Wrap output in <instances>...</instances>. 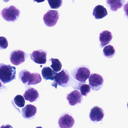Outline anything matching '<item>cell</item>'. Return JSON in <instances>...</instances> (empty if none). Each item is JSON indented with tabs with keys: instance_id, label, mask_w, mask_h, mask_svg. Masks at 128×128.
Instances as JSON below:
<instances>
[{
	"instance_id": "obj_16",
	"label": "cell",
	"mask_w": 128,
	"mask_h": 128,
	"mask_svg": "<svg viewBox=\"0 0 128 128\" xmlns=\"http://www.w3.org/2000/svg\"><path fill=\"white\" fill-rule=\"evenodd\" d=\"M41 74L43 78L46 80H55V77L56 74V72L53 70L51 68L49 67H45L41 71Z\"/></svg>"
},
{
	"instance_id": "obj_4",
	"label": "cell",
	"mask_w": 128,
	"mask_h": 128,
	"mask_svg": "<svg viewBox=\"0 0 128 128\" xmlns=\"http://www.w3.org/2000/svg\"><path fill=\"white\" fill-rule=\"evenodd\" d=\"M71 72L73 78L81 83L85 82L91 74L89 69L84 66L77 67Z\"/></svg>"
},
{
	"instance_id": "obj_9",
	"label": "cell",
	"mask_w": 128,
	"mask_h": 128,
	"mask_svg": "<svg viewBox=\"0 0 128 128\" xmlns=\"http://www.w3.org/2000/svg\"><path fill=\"white\" fill-rule=\"evenodd\" d=\"M104 116L103 109L97 106H95L91 110L89 117L91 121L96 122L101 121Z\"/></svg>"
},
{
	"instance_id": "obj_27",
	"label": "cell",
	"mask_w": 128,
	"mask_h": 128,
	"mask_svg": "<svg viewBox=\"0 0 128 128\" xmlns=\"http://www.w3.org/2000/svg\"><path fill=\"white\" fill-rule=\"evenodd\" d=\"M1 128H13L10 125H6L5 126H2Z\"/></svg>"
},
{
	"instance_id": "obj_12",
	"label": "cell",
	"mask_w": 128,
	"mask_h": 128,
	"mask_svg": "<svg viewBox=\"0 0 128 128\" xmlns=\"http://www.w3.org/2000/svg\"><path fill=\"white\" fill-rule=\"evenodd\" d=\"M25 99L30 102L35 101L39 97L37 90L33 88H29L23 94Z\"/></svg>"
},
{
	"instance_id": "obj_21",
	"label": "cell",
	"mask_w": 128,
	"mask_h": 128,
	"mask_svg": "<svg viewBox=\"0 0 128 128\" xmlns=\"http://www.w3.org/2000/svg\"><path fill=\"white\" fill-rule=\"evenodd\" d=\"M42 80V78L40 74L37 73H33L32 74L30 80L28 83V85H34L40 82Z\"/></svg>"
},
{
	"instance_id": "obj_31",
	"label": "cell",
	"mask_w": 128,
	"mask_h": 128,
	"mask_svg": "<svg viewBox=\"0 0 128 128\" xmlns=\"http://www.w3.org/2000/svg\"><path fill=\"white\" fill-rule=\"evenodd\" d=\"M127 108H128V102L127 103Z\"/></svg>"
},
{
	"instance_id": "obj_19",
	"label": "cell",
	"mask_w": 128,
	"mask_h": 128,
	"mask_svg": "<svg viewBox=\"0 0 128 128\" xmlns=\"http://www.w3.org/2000/svg\"><path fill=\"white\" fill-rule=\"evenodd\" d=\"M115 54V50L112 45H109L105 46L103 50V55L107 58H113Z\"/></svg>"
},
{
	"instance_id": "obj_32",
	"label": "cell",
	"mask_w": 128,
	"mask_h": 128,
	"mask_svg": "<svg viewBox=\"0 0 128 128\" xmlns=\"http://www.w3.org/2000/svg\"><path fill=\"white\" fill-rule=\"evenodd\" d=\"M74 0H73V2H74Z\"/></svg>"
},
{
	"instance_id": "obj_10",
	"label": "cell",
	"mask_w": 128,
	"mask_h": 128,
	"mask_svg": "<svg viewBox=\"0 0 128 128\" xmlns=\"http://www.w3.org/2000/svg\"><path fill=\"white\" fill-rule=\"evenodd\" d=\"M75 123L74 119L68 114H65L59 118L58 124L61 128H72Z\"/></svg>"
},
{
	"instance_id": "obj_20",
	"label": "cell",
	"mask_w": 128,
	"mask_h": 128,
	"mask_svg": "<svg viewBox=\"0 0 128 128\" xmlns=\"http://www.w3.org/2000/svg\"><path fill=\"white\" fill-rule=\"evenodd\" d=\"M49 61H51L52 64L50 66V67L53 69L54 72H58L61 70L62 67V64L59 59L51 58L49 60Z\"/></svg>"
},
{
	"instance_id": "obj_5",
	"label": "cell",
	"mask_w": 128,
	"mask_h": 128,
	"mask_svg": "<svg viewBox=\"0 0 128 128\" xmlns=\"http://www.w3.org/2000/svg\"><path fill=\"white\" fill-rule=\"evenodd\" d=\"M28 57V54L25 52L16 50L11 52L10 59L12 64L18 66L25 62Z\"/></svg>"
},
{
	"instance_id": "obj_7",
	"label": "cell",
	"mask_w": 128,
	"mask_h": 128,
	"mask_svg": "<svg viewBox=\"0 0 128 128\" xmlns=\"http://www.w3.org/2000/svg\"><path fill=\"white\" fill-rule=\"evenodd\" d=\"M89 85L93 91L100 90L103 86L104 80L101 75L96 74H92L89 78Z\"/></svg>"
},
{
	"instance_id": "obj_28",
	"label": "cell",
	"mask_w": 128,
	"mask_h": 128,
	"mask_svg": "<svg viewBox=\"0 0 128 128\" xmlns=\"http://www.w3.org/2000/svg\"><path fill=\"white\" fill-rule=\"evenodd\" d=\"M34 2H36L37 3H41V2H43L45 0H33Z\"/></svg>"
},
{
	"instance_id": "obj_22",
	"label": "cell",
	"mask_w": 128,
	"mask_h": 128,
	"mask_svg": "<svg viewBox=\"0 0 128 128\" xmlns=\"http://www.w3.org/2000/svg\"><path fill=\"white\" fill-rule=\"evenodd\" d=\"M14 101L15 104L20 108H22L24 106L25 103V101L24 97L20 95H18L14 98Z\"/></svg>"
},
{
	"instance_id": "obj_8",
	"label": "cell",
	"mask_w": 128,
	"mask_h": 128,
	"mask_svg": "<svg viewBox=\"0 0 128 128\" xmlns=\"http://www.w3.org/2000/svg\"><path fill=\"white\" fill-rule=\"evenodd\" d=\"M47 52L42 50L34 51L29 55L32 61L36 64H45L47 62Z\"/></svg>"
},
{
	"instance_id": "obj_14",
	"label": "cell",
	"mask_w": 128,
	"mask_h": 128,
	"mask_svg": "<svg viewBox=\"0 0 128 128\" xmlns=\"http://www.w3.org/2000/svg\"><path fill=\"white\" fill-rule=\"evenodd\" d=\"M113 36L110 32L105 30L100 34L99 40L100 44V46L101 48L106 46L110 42L112 39Z\"/></svg>"
},
{
	"instance_id": "obj_26",
	"label": "cell",
	"mask_w": 128,
	"mask_h": 128,
	"mask_svg": "<svg viewBox=\"0 0 128 128\" xmlns=\"http://www.w3.org/2000/svg\"><path fill=\"white\" fill-rule=\"evenodd\" d=\"M124 10L125 11V16L128 18V2L124 5Z\"/></svg>"
},
{
	"instance_id": "obj_30",
	"label": "cell",
	"mask_w": 128,
	"mask_h": 128,
	"mask_svg": "<svg viewBox=\"0 0 128 128\" xmlns=\"http://www.w3.org/2000/svg\"><path fill=\"white\" fill-rule=\"evenodd\" d=\"M42 128V127H37V128Z\"/></svg>"
},
{
	"instance_id": "obj_11",
	"label": "cell",
	"mask_w": 128,
	"mask_h": 128,
	"mask_svg": "<svg viewBox=\"0 0 128 128\" xmlns=\"http://www.w3.org/2000/svg\"><path fill=\"white\" fill-rule=\"evenodd\" d=\"M67 98L70 105L74 106L77 104L81 103L83 97L79 92L75 90L67 95Z\"/></svg>"
},
{
	"instance_id": "obj_17",
	"label": "cell",
	"mask_w": 128,
	"mask_h": 128,
	"mask_svg": "<svg viewBox=\"0 0 128 128\" xmlns=\"http://www.w3.org/2000/svg\"><path fill=\"white\" fill-rule=\"evenodd\" d=\"M125 0H106L107 4L113 11H116L123 6Z\"/></svg>"
},
{
	"instance_id": "obj_24",
	"label": "cell",
	"mask_w": 128,
	"mask_h": 128,
	"mask_svg": "<svg viewBox=\"0 0 128 128\" xmlns=\"http://www.w3.org/2000/svg\"><path fill=\"white\" fill-rule=\"evenodd\" d=\"M79 89L80 90L81 94L83 96H87L88 94L91 92V86L86 84H82Z\"/></svg>"
},
{
	"instance_id": "obj_18",
	"label": "cell",
	"mask_w": 128,
	"mask_h": 128,
	"mask_svg": "<svg viewBox=\"0 0 128 128\" xmlns=\"http://www.w3.org/2000/svg\"><path fill=\"white\" fill-rule=\"evenodd\" d=\"M32 74L26 69L22 70L19 72V74L20 80L24 84H28L31 76Z\"/></svg>"
},
{
	"instance_id": "obj_23",
	"label": "cell",
	"mask_w": 128,
	"mask_h": 128,
	"mask_svg": "<svg viewBox=\"0 0 128 128\" xmlns=\"http://www.w3.org/2000/svg\"><path fill=\"white\" fill-rule=\"evenodd\" d=\"M49 4L52 9H57L61 6L63 3L62 0H47Z\"/></svg>"
},
{
	"instance_id": "obj_25",
	"label": "cell",
	"mask_w": 128,
	"mask_h": 128,
	"mask_svg": "<svg viewBox=\"0 0 128 128\" xmlns=\"http://www.w3.org/2000/svg\"><path fill=\"white\" fill-rule=\"evenodd\" d=\"M8 42L7 39L4 37H1L0 38V47L1 50L7 48L8 46Z\"/></svg>"
},
{
	"instance_id": "obj_13",
	"label": "cell",
	"mask_w": 128,
	"mask_h": 128,
	"mask_svg": "<svg viewBox=\"0 0 128 128\" xmlns=\"http://www.w3.org/2000/svg\"><path fill=\"white\" fill-rule=\"evenodd\" d=\"M37 112V108L32 104H27L22 110V113L25 118L28 119L34 116Z\"/></svg>"
},
{
	"instance_id": "obj_6",
	"label": "cell",
	"mask_w": 128,
	"mask_h": 128,
	"mask_svg": "<svg viewBox=\"0 0 128 128\" xmlns=\"http://www.w3.org/2000/svg\"><path fill=\"white\" fill-rule=\"evenodd\" d=\"M59 15L57 10H50L44 16L43 20L44 24L49 27L55 26L58 20Z\"/></svg>"
},
{
	"instance_id": "obj_29",
	"label": "cell",
	"mask_w": 128,
	"mask_h": 128,
	"mask_svg": "<svg viewBox=\"0 0 128 128\" xmlns=\"http://www.w3.org/2000/svg\"><path fill=\"white\" fill-rule=\"evenodd\" d=\"M2 0L4 1V2L7 3V2H8V1H9L10 0Z\"/></svg>"
},
{
	"instance_id": "obj_3",
	"label": "cell",
	"mask_w": 128,
	"mask_h": 128,
	"mask_svg": "<svg viewBox=\"0 0 128 128\" xmlns=\"http://www.w3.org/2000/svg\"><path fill=\"white\" fill-rule=\"evenodd\" d=\"M20 12L14 6L11 5L4 8L1 12L3 18L8 22H15L19 16Z\"/></svg>"
},
{
	"instance_id": "obj_1",
	"label": "cell",
	"mask_w": 128,
	"mask_h": 128,
	"mask_svg": "<svg viewBox=\"0 0 128 128\" xmlns=\"http://www.w3.org/2000/svg\"><path fill=\"white\" fill-rule=\"evenodd\" d=\"M76 82L73 80L69 74L68 71L63 69L58 73H56L55 77V80L52 86L57 88L58 85L63 87L71 86L74 88V86Z\"/></svg>"
},
{
	"instance_id": "obj_15",
	"label": "cell",
	"mask_w": 128,
	"mask_h": 128,
	"mask_svg": "<svg viewBox=\"0 0 128 128\" xmlns=\"http://www.w3.org/2000/svg\"><path fill=\"white\" fill-rule=\"evenodd\" d=\"M106 9L102 5L96 6L93 10L92 14L96 19L103 18L107 15Z\"/></svg>"
},
{
	"instance_id": "obj_2",
	"label": "cell",
	"mask_w": 128,
	"mask_h": 128,
	"mask_svg": "<svg viewBox=\"0 0 128 128\" xmlns=\"http://www.w3.org/2000/svg\"><path fill=\"white\" fill-rule=\"evenodd\" d=\"M16 68L10 65L1 64L0 80L4 84L10 82L16 79Z\"/></svg>"
}]
</instances>
